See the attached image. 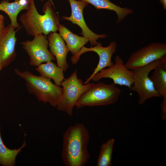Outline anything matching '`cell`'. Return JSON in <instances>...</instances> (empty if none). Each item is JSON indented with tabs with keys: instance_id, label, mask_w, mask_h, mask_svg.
<instances>
[{
	"instance_id": "obj_24",
	"label": "cell",
	"mask_w": 166,
	"mask_h": 166,
	"mask_svg": "<svg viewBox=\"0 0 166 166\" xmlns=\"http://www.w3.org/2000/svg\"><path fill=\"white\" fill-rule=\"evenodd\" d=\"M3 69L2 66L0 63V72L2 70V69Z\"/></svg>"
},
{
	"instance_id": "obj_25",
	"label": "cell",
	"mask_w": 166,
	"mask_h": 166,
	"mask_svg": "<svg viewBox=\"0 0 166 166\" xmlns=\"http://www.w3.org/2000/svg\"></svg>"
},
{
	"instance_id": "obj_7",
	"label": "cell",
	"mask_w": 166,
	"mask_h": 166,
	"mask_svg": "<svg viewBox=\"0 0 166 166\" xmlns=\"http://www.w3.org/2000/svg\"><path fill=\"white\" fill-rule=\"evenodd\" d=\"M166 56V43H151L132 53L125 63L128 69L133 70Z\"/></svg>"
},
{
	"instance_id": "obj_15",
	"label": "cell",
	"mask_w": 166,
	"mask_h": 166,
	"mask_svg": "<svg viewBox=\"0 0 166 166\" xmlns=\"http://www.w3.org/2000/svg\"><path fill=\"white\" fill-rule=\"evenodd\" d=\"M84 1L93 5L97 10L107 9L114 11L117 19L116 23L118 24L122 22L128 15L132 14L133 10L127 7H122L111 2L110 0H77Z\"/></svg>"
},
{
	"instance_id": "obj_6",
	"label": "cell",
	"mask_w": 166,
	"mask_h": 166,
	"mask_svg": "<svg viewBox=\"0 0 166 166\" xmlns=\"http://www.w3.org/2000/svg\"><path fill=\"white\" fill-rule=\"evenodd\" d=\"M165 58L166 56L132 70L134 81L130 90L137 93L140 104H144L147 100L152 98L161 97L155 89L148 75L150 72Z\"/></svg>"
},
{
	"instance_id": "obj_18",
	"label": "cell",
	"mask_w": 166,
	"mask_h": 166,
	"mask_svg": "<svg viewBox=\"0 0 166 166\" xmlns=\"http://www.w3.org/2000/svg\"><path fill=\"white\" fill-rule=\"evenodd\" d=\"M24 10L20 4L18 0L10 2L8 0H3L0 2V10L5 12L8 15L10 21V26L14 29L18 28L17 18L19 13Z\"/></svg>"
},
{
	"instance_id": "obj_14",
	"label": "cell",
	"mask_w": 166,
	"mask_h": 166,
	"mask_svg": "<svg viewBox=\"0 0 166 166\" xmlns=\"http://www.w3.org/2000/svg\"><path fill=\"white\" fill-rule=\"evenodd\" d=\"M58 30L65 42L69 51L73 55L77 54L89 42L87 38L74 34L64 25L60 24Z\"/></svg>"
},
{
	"instance_id": "obj_12",
	"label": "cell",
	"mask_w": 166,
	"mask_h": 166,
	"mask_svg": "<svg viewBox=\"0 0 166 166\" xmlns=\"http://www.w3.org/2000/svg\"><path fill=\"white\" fill-rule=\"evenodd\" d=\"M16 42L15 31L9 24L0 34V63L3 68L15 59Z\"/></svg>"
},
{
	"instance_id": "obj_10",
	"label": "cell",
	"mask_w": 166,
	"mask_h": 166,
	"mask_svg": "<svg viewBox=\"0 0 166 166\" xmlns=\"http://www.w3.org/2000/svg\"><path fill=\"white\" fill-rule=\"evenodd\" d=\"M117 47V43L115 41L111 42L107 47L103 46L101 42H97L96 45L91 46L90 48H87L83 46L77 54L73 55L71 60L73 64H76L80 59V56L87 52H94L99 57L98 65L92 73L84 83V84L89 83L92 77L101 70L113 66L114 63L112 61V57L116 52Z\"/></svg>"
},
{
	"instance_id": "obj_9",
	"label": "cell",
	"mask_w": 166,
	"mask_h": 166,
	"mask_svg": "<svg viewBox=\"0 0 166 166\" xmlns=\"http://www.w3.org/2000/svg\"><path fill=\"white\" fill-rule=\"evenodd\" d=\"M115 61L113 66L101 70L91 80L97 82L102 78H109L114 84L126 86L130 89L134 81L132 70L125 67L122 58L118 55L115 57Z\"/></svg>"
},
{
	"instance_id": "obj_23",
	"label": "cell",
	"mask_w": 166,
	"mask_h": 166,
	"mask_svg": "<svg viewBox=\"0 0 166 166\" xmlns=\"http://www.w3.org/2000/svg\"><path fill=\"white\" fill-rule=\"evenodd\" d=\"M39 0L41 2H43V1H44V0ZM49 0L50 2H51V3L52 4V5L53 6V7L54 8V9H55L54 5V2H53V0Z\"/></svg>"
},
{
	"instance_id": "obj_5",
	"label": "cell",
	"mask_w": 166,
	"mask_h": 166,
	"mask_svg": "<svg viewBox=\"0 0 166 166\" xmlns=\"http://www.w3.org/2000/svg\"><path fill=\"white\" fill-rule=\"evenodd\" d=\"M91 83L84 84L78 78L76 69L67 78H65L61 84L63 89L62 95L56 108L72 116L73 109L81 96L90 87Z\"/></svg>"
},
{
	"instance_id": "obj_22",
	"label": "cell",
	"mask_w": 166,
	"mask_h": 166,
	"mask_svg": "<svg viewBox=\"0 0 166 166\" xmlns=\"http://www.w3.org/2000/svg\"><path fill=\"white\" fill-rule=\"evenodd\" d=\"M159 1L163 9L165 10H166V0H159Z\"/></svg>"
},
{
	"instance_id": "obj_3",
	"label": "cell",
	"mask_w": 166,
	"mask_h": 166,
	"mask_svg": "<svg viewBox=\"0 0 166 166\" xmlns=\"http://www.w3.org/2000/svg\"><path fill=\"white\" fill-rule=\"evenodd\" d=\"M14 71L24 80L29 93L33 94L38 101L56 107L62 93V88L53 83L50 79L40 75H37L28 71H21L17 68Z\"/></svg>"
},
{
	"instance_id": "obj_8",
	"label": "cell",
	"mask_w": 166,
	"mask_h": 166,
	"mask_svg": "<svg viewBox=\"0 0 166 166\" xmlns=\"http://www.w3.org/2000/svg\"><path fill=\"white\" fill-rule=\"evenodd\" d=\"M33 40L22 42L23 49L30 58V65L37 67L41 64L55 60V57L48 49V41L46 36L39 34Z\"/></svg>"
},
{
	"instance_id": "obj_4",
	"label": "cell",
	"mask_w": 166,
	"mask_h": 166,
	"mask_svg": "<svg viewBox=\"0 0 166 166\" xmlns=\"http://www.w3.org/2000/svg\"><path fill=\"white\" fill-rule=\"evenodd\" d=\"M121 91L114 83L107 84L101 81L91 83L89 88L79 98L75 107L79 109L85 106L114 104L117 101Z\"/></svg>"
},
{
	"instance_id": "obj_16",
	"label": "cell",
	"mask_w": 166,
	"mask_h": 166,
	"mask_svg": "<svg viewBox=\"0 0 166 166\" xmlns=\"http://www.w3.org/2000/svg\"><path fill=\"white\" fill-rule=\"evenodd\" d=\"M150 78L154 87L163 100H166V58L153 70Z\"/></svg>"
},
{
	"instance_id": "obj_13",
	"label": "cell",
	"mask_w": 166,
	"mask_h": 166,
	"mask_svg": "<svg viewBox=\"0 0 166 166\" xmlns=\"http://www.w3.org/2000/svg\"><path fill=\"white\" fill-rule=\"evenodd\" d=\"M49 51L55 57L57 65L65 72L69 68L67 62V56L69 51L65 41L59 34L51 32L48 35Z\"/></svg>"
},
{
	"instance_id": "obj_1",
	"label": "cell",
	"mask_w": 166,
	"mask_h": 166,
	"mask_svg": "<svg viewBox=\"0 0 166 166\" xmlns=\"http://www.w3.org/2000/svg\"><path fill=\"white\" fill-rule=\"evenodd\" d=\"M89 133L82 123L69 126L62 138L61 159L66 166H84L90 157L88 149Z\"/></svg>"
},
{
	"instance_id": "obj_11",
	"label": "cell",
	"mask_w": 166,
	"mask_h": 166,
	"mask_svg": "<svg viewBox=\"0 0 166 166\" xmlns=\"http://www.w3.org/2000/svg\"><path fill=\"white\" fill-rule=\"evenodd\" d=\"M68 1L71 8V14L69 17L63 16L62 18L79 26L81 30V34L89 40L91 46L96 45L99 38H105L107 37L105 34H99L93 32L86 25L83 13L84 9L88 6V3L81 0Z\"/></svg>"
},
{
	"instance_id": "obj_2",
	"label": "cell",
	"mask_w": 166,
	"mask_h": 166,
	"mask_svg": "<svg viewBox=\"0 0 166 166\" xmlns=\"http://www.w3.org/2000/svg\"><path fill=\"white\" fill-rule=\"evenodd\" d=\"M26 11L20 17V21L28 35L34 36L39 34L46 36L51 32H57L60 25V19L54 12L50 2L48 0L43 5L40 14L34 0H29Z\"/></svg>"
},
{
	"instance_id": "obj_17",
	"label": "cell",
	"mask_w": 166,
	"mask_h": 166,
	"mask_svg": "<svg viewBox=\"0 0 166 166\" xmlns=\"http://www.w3.org/2000/svg\"><path fill=\"white\" fill-rule=\"evenodd\" d=\"M35 69L40 75L52 79L54 83L57 86H61L65 78L62 69L52 61L41 64Z\"/></svg>"
},
{
	"instance_id": "obj_19",
	"label": "cell",
	"mask_w": 166,
	"mask_h": 166,
	"mask_svg": "<svg viewBox=\"0 0 166 166\" xmlns=\"http://www.w3.org/2000/svg\"><path fill=\"white\" fill-rule=\"evenodd\" d=\"M26 146L24 141L22 145L17 149H10L6 147L2 142L0 131V165L2 166H14L16 159L18 154L22 149Z\"/></svg>"
},
{
	"instance_id": "obj_20",
	"label": "cell",
	"mask_w": 166,
	"mask_h": 166,
	"mask_svg": "<svg viewBox=\"0 0 166 166\" xmlns=\"http://www.w3.org/2000/svg\"><path fill=\"white\" fill-rule=\"evenodd\" d=\"M115 142V139L112 138L102 144L97 160V166L112 165V156Z\"/></svg>"
},
{
	"instance_id": "obj_21",
	"label": "cell",
	"mask_w": 166,
	"mask_h": 166,
	"mask_svg": "<svg viewBox=\"0 0 166 166\" xmlns=\"http://www.w3.org/2000/svg\"><path fill=\"white\" fill-rule=\"evenodd\" d=\"M5 29L4 24V17L0 14V34Z\"/></svg>"
}]
</instances>
